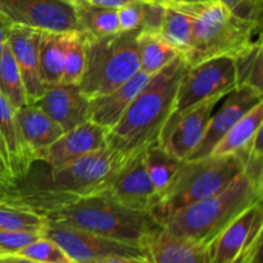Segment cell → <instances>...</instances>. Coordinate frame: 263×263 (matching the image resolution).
Masks as SVG:
<instances>
[{"mask_svg":"<svg viewBox=\"0 0 263 263\" xmlns=\"http://www.w3.org/2000/svg\"><path fill=\"white\" fill-rule=\"evenodd\" d=\"M10 193L43 215L50 225L79 229L144 249L159 229L149 213L127 210L99 195H57L15 186Z\"/></svg>","mask_w":263,"mask_h":263,"instance_id":"cell-1","label":"cell"},{"mask_svg":"<svg viewBox=\"0 0 263 263\" xmlns=\"http://www.w3.org/2000/svg\"><path fill=\"white\" fill-rule=\"evenodd\" d=\"M185 69L186 66L179 57L154 74L118 122L105 131L107 146L131 157L158 143L174 108L177 87Z\"/></svg>","mask_w":263,"mask_h":263,"instance_id":"cell-2","label":"cell"},{"mask_svg":"<svg viewBox=\"0 0 263 263\" xmlns=\"http://www.w3.org/2000/svg\"><path fill=\"white\" fill-rule=\"evenodd\" d=\"M174 4L190 20V40L180 55L186 67L221 57L234 58L256 41L261 28V23L236 17L220 0Z\"/></svg>","mask_w":263,"mask_h":263,"instance_id":"cell-3","label":"cell"},{"mask_svg":"<svg viewBox=\"0 0 263 263\" xmlns=\"http://www.w3.org/2000/svg\"><path fill=\"white\" fill-rule=\"evenodd\" d=\"M262 199L263 185L241 172L225 189L182 208L159 228L179 238L211 246L241 213Z\"/></svg>","mask_w":263,"mask_h":263,"instance_id":"cell-4","label":"cell"},{"mask_svg":"<svg viewBox=\"0 0 263 263\" xmlns=\"http://www.w3.org/2000/svg\"><path fill=\"white\" fill-rule=\"evenodd\" d=\"M241 172L243 161L238 154L182 161L168 186L159 195L151 212L152 218L161 226L182 208L225 189Z\"/></svg>","mask_w":263,"mask_h":263,"instance_id":"cell-5","label":"cell"},{"mask_svg":"<svg viewBox=\"0 0 263 263\" xmlns=\"http://www.w3.org/2000/svg\"><path fill=\"white\" fill-rule=\"evenodd\" d=\"M139 31H121L100 39L87 37L86 68L77 85L87 99L107 95L140 71Z\"/></svg>","mask_w":263,"mask_h":263,"instance_id":"cell-6","label":"cell"},{"mask_svg":"<svg viewBox=\"0 0 263 263\" xmlns=\"http://www.w3.org/2000/svg\"><path fill=\"white\" fill-rule=\"evenodd\" d=\"M127 158L105 145L62 166L53 167L43 177H35L28 182L21 181L25 184L15 187L57 195H89Z\"/></svg>","mask_w":263,"mask_h":263,"instance_id":"cell-7","label":"cell"},{"mask_svg":"<svg viewBox=\"0 0 263 263\" xmlns=\"http://www.w3.org/2000/svg\"><path fill=\"white\" fill-rule=\"evenodd\" d=\"M236 86L235 63L231 57H221L186 67L180 80L174 108L167 122L204 100L225 97Z\"/></svg>","mask_w":263,"mask_h":263,"instance_id":"cell-8","label":"cell"},{"mask_svg":"<svg viewBox=\"0 0 263 263\" xmlns=\"http://www.w3.org/2000/svg\"><path fill=\"white\" fill-rule=\"evenodd\" d=\"M89 195H99L123 208L151 215L159 194L146 171L145 149L128 157Z\"/></svg>","mask_w":263,"mask_h":263,"instance_id":"cell-9","label":"cell"},{"mask_svg":"<svg viewBox=\"0 0 263 263\" xmlns=\"http://www.w3.org/2000/svg\"><path fill=\"white\" fill-rule=\"evenodd\" d=\"M0 21L7 27L39 31H80L73 3L67 0H0Z\"/></svg>","mask_w":263,"mask_h":263,"instance_id":"cell-10","label":"cell"},{"mask_svg":"<svg viewBox=\"0 0 263 263\" xmlns=\"http://www.w3.org/2000/svg\"><path fill=\"white\" fill-rule=\"evenodd\" d=\"M263 233L262 203L241 213L210 246L212 263H257Z\"/></svg>","mask_w":263,"mask_h":263,"instance_id":"cell-11","label":"cell"},{"mask_svg":"<svg viewBox=\"0 0 263 263\" xmlns=\"http://www.w3.org/2000/svg\"><path fill=\"white\" fill-rule=\"evenodd\" d=\"M44 236L55 241L74 263H89L112 256H148L143 247L67 226L48 223Z\"/></svg>","mask_w":263,"mask_h":263,"instance_id":"cell-12","label":"cell"},{"mask_svg":"<svg viewBox=\"0 0 263 263\" xmlns=\"http://www.w3.org/2000/svg\"><path fill=\"white\" fill-rule=\"evenodd\" d=\"M225 97L204 100L168 121L159 136V145L179 161L189 158L202 140L216 107Z\"/></svg>","mask_w":263,"mask_h":263,"instance_id":"cell-13","label":"cell"},{"mask_svg":"<svg viewBox=\"0 0 263 263\" xmlns=\"http://www.w3.org/2000/svg\"><path fill=\"white\" fill-rule=\"evenodd\" d=\"M223 99L225 102L222 107L217 112H213L202 140L187 159H199L211 156L213 148L222 139V136L246 113H248L258 103L263 102V91L251 85H240L229 92Z\"/></svg>","mask_w":263,"mask_h":263,"instance_id":"cell-14","label":"cell"},{"mask_svg":"<svg viewBox=\"0 0 263 263\" xmlns=\"http://www.w3.org/2000/svg\"><path fill=\"white\" fill-rule=\"evenodd\" d=\"M105 131L102 126L87 120L72 130L62 134L51 145L40 152L37 161L49 168L59 167L73 159L105 146Z\"/></svg>","mask_w":263,"mask_h":263,"instance_id":"cell-15","label":"cell"},{"mask_svg":"<svg viewBox=\"0 0 263 263\" xmlns=\"http://www.w3.org/2000/svg\"><path fill=\"white\" fill-rule=\"evenodd\" d=\"M39 32L21 26H9L7 31V43L22 76L28 104L37 100L46 89L39 68Z\"/></svg>","mask_w":263,"mask_h":263,"instance_id":"cell-16","label":"cell"},{"mask_svg":"<svg viewBox=\"0 0 263 263\" xmlns=\"http://www.w3.org/2000/svg\"><path fill=\"white\" fill-rule=\"evenodd\" d=\"M31 104L40 108L55 121L64 133L89 120L90 100L77 85L58 84L48 86L44 94Z\"/></svg>","mask_w":263,"mask_h":263,"instance_id":"cell-17","label":"cell"},{"mask_svg":"<svg viewBox=\"0 0 263 263\" xmlns=\"http://www.w3.org/2000/svg\"><path fill=\"white\" fill-rule=\"evenodd\" d=\"M0 145L10 176L17 185V182L22 181L26 176H28L36 161L21 135L15 120V109L2 94V91H0Z\"/></svg>","mask_w":263,"mask_h":263,"instance_id":"cell-18","label":"cell"},{"mask_svg":"<svg viewBox=\"0 0 263 263\" xmlns=\"http://www.w3.org/2000/svg\"><path fill=\"white\" fill-rule=\"evenodd\" d=\"M153 76L154 74L139 71L130 80L123 82L121 86L108 92L107 95L90 100L89 120L102 126L104 130L112 128L118 122L123 112L127 109L130 103L146 86Z\"/></svg>","mask_w":263,"mask_h":263,"instance_id":"cell-19","label":"cell"},{"mask_svg":"<svg viewBox=\"0 0 263 263\" xmlns=\"http://www.w3.org/2000/svg\"><path fill=\"white\" fill-rule=\"evenodd\" d=\"M153 263H212L210 246L179 238L159 228L145 244Z\"/></svg>","mask_w":263,"mask_h":263,"instance_id":"cell-20","label":"cell"},{"mask_svg":"<svg viewBox=\"0 0 263 263\" xmlns=\"http://www.w3.org/2000/svg\"><path fill=\"white\" fill-rule=\"evenodd\" d=\"M15 120L21 135L36 162L39 153L51 145L64 133L55 121L33 104L15 109Z\"/></svg>","mask_w":263,"mask_h":263,"instance_id":"cell-21","label":"cell"},{"mask_svg":"<svg viewBox=\"0 0 263 263\" xmlns=\"http://www.w3.org/2000/svg\"><path fill=\"white\" fill-rule=\"evenodd\" d=\"M68 32H39V68L46 87L61 84Z\"/></svg>","mask_w":263,"mask_h":263,"instance_id":"cell-22","label":"cell"},{"mask_svg":"<svg viewBox=\"0 0 263 263\" xmlns=\"http://www.w3.org/2000/svg\"><path fill=\"white\" fill-rule=\"evenodd\" d=\"M263 125V102L258 103L248 113L243 116L220 141L216 144L211 156H229L236 154L247 148L253 140L254 135Z\"/></svg>","mask_w":263,"mask_h":263,"instance_id":"cell-23","label":"cell"},{"mask_svg":"<svg viewBox=\"0 0 263 263\" xmlns=\"http://www.w3.org/2000/svg\"><path fill=\"white\" fill-rule=\"evenodd\" d=\"M138 54L140 71L149 74L161 69L179 58V51L158 35L157 31L140 30L138 35Z\"/></svg>","mask_w":263,"mask_h":263,"instance_id":"cell-24","label":"cell"},{"mask_svg":"<svg viewBox=\"0 0 263 263\" xmlns=\"http://www.w3.org/2000/svg\"><path fill=\"white\" fill-rule=\"evenodd\" d=\"M80 31L89 39H100L121 32L117 9L90 5L73 0Z\"/></svg>","mask_w":263,"mask_h":263,"instance_id":"cell-25","label":"cell"},{"mask_svg":"<svg viewBox=\"0 0 263 263\" xmlns=\"http://www.w3.org/2000/svg\"><path fill=\"white\" fill-rule=\"evenodd\" d=\"M48 226L45 217L26 203L9 197L0 200V231H40L44 233Z\"/></svg>","mask_w":263,"mask_h":263,"instance_id":"cell-26","label":"cell"},{"mask_svg":"<svg viewBox=\"0 0 263 263\" xmlns=\"http://www.w3.org/2000/svg\"><path fill=\"white\" fill-rule=\"evenodd\" d=\"M0 91L14 109L28 104L22 76L7 41L0 55Z\"/></svg>","mask_w":263,"mask_h":263,"instance_id":"cell-27","label":"cell"},{"mask_svg":"<svg viewBox=\"0 0 263 263\" xmlns=\"http://www.w3.org/2000/svg\"><path fill=\"white\" fill-rule=\"evenodd\" d=\"M163 21L157 32L179 51L180 57L190 40V20L174 3H163Z\"/></svg>","mask_w":263,"mask_h":263,"instance_id":"cell-28","label":"cell"},{"mask_svg":"<svg viewBox=\"0 0 263 263\" xmlns=\"http://www.w3.org/2000/svg\"><path fill=\"white\" fill-rule=\"evenodd\" d=\"M87 36L81 31L68 32L64 50L63 73L61 84L79 85L86 68Z\"/></svg>","mask_w":263,"mask_h":263,"instance_id":"cell-29","label":"cell"},{"mask_svg":"<svg viewBox=\"0 0 263 263\" xmlns=\"http://www.w3.org/2000/svg\"><path fill=\"white\" fill-rule=\"evenodd\" d=\"M181 162L167 153L159 143L153 144L145 149L146 171L159 195L168 186Z\"/></svg>","mask_w":263,"mask_h":263,"instance_id":"cell-30","label":"cell"},{"mask_svg":"<svg viewBox=\"0 0 263 263\" xmlns=\"http://www.w3.org/2000/svg\"><path fill=\"white\" fill-rule=\"evenodd\" d=\"M262 40L257 39L253 44L234 57L236 71V84L251 85L262 90L263 80V57Z\"/></svg>","mask_w":263,"mask_h":263,"instance_id":"cell-31","label":"cell"},{"mask_svg":"<svg viewBox=\"0 0 263 263\" xmlns=\"http://www.w3.org/2000/svg\"><path fill=\"white\" fill-rule=\"evenodd\" d=\"M15 256L39 263H74L55 241L46 236L33 240L21 249Z\"/></svg>","mask_w":263,"mask_h":263,"instance_id":"cell-32","label":"cell"},{"mask_svg":"<svg viewBox=\"0 0 263 263\" xmlns=\"http://www.w3.org/2000/svg\"><path fill=\"white\" fill-rule=\"evenodd\" d=\"M41 236L44 233L40 231H0V256H15L21 249Z\"/></svg>","mask_w":263,"mask_h":263,"instance_id":"cell-33","label":"cell"},{"mask_svg":"<svg viewBox=\"0 0 263 263\" xmlns=\"http://www.w3.org/2000/svg\"><path fill=\"white\" fill-rule=\"evenodd\" d=\"M233 14L243 20L261 23L263 0H220Z\"/></svg>","mask_w":263,"mask_h":263,"instance_id":"cell-34","label":"cell"},{"mask_svg":"<svg viewBox=\"0 0 263 263\" xmlns=\"http://www.w3.org/2000/svg\"><path fill=\"white\" fill-rule=\"evenodd\" d=\"M117 13L121 31L141 30L144 21V3H133L125 5L117 9Z\"/></svg>","mask_w":263,"mask_h":263,"instance_id":"cell-35","label":"cell"},{"mask_svg":"<svg viewBox=\"0 0 263 263\" xmlns=\"http://www.w3.org/2000/svg\"><path fill=\"white\" fill-rule=\"evenodd\" d=\"M89 263H153L148 256H112Z\"/></svg>","mask_w":263,"mask_h":263,"instance_id":"cell-36","label":"cell"},{"mask_svg":"<svg viewBox=\"0 0 263 263\" xmlns=\"http://www.w3.org/2000/svg\"><path fill=\"white\" fill-rule=\"evenodd\" d=\"M73 2V0H72ZM77 2L86 3L90 5H97L103 8H113V9H120L125 5L133 4V3H145L149 0H77Z\"/></svg>","mask_w":263,"mask_h":263,"instance_id":"cell-37","label":"cell"},{"mask_svg":"<svg viewBox=\"0 0 263 263\" xmlns=\"http://www.w3.org/2000/svg\"><path fill=\"white\" fill-rule=\"evenodd\" d=\"M0 180L5 182V184L10 185V186H15L14 181H13L12 176L9 174V170H8L7 162H5L4 156H3L2 149H0Z\"/></svg>","mask_w":263,"mask_h":263,"instance_id":"cell-38","label":"cell"},{"mask_svg":"<svg viewBox=\"0 0 263 263\" xmlns=\"http://www.w3.org/2000/svg\"><path fill=\"white\" fill-rule=\"evenodd\" d=\"M0 263H39L20 256H0Z\"/></svg>","mask_w":263,"mask_h":263,"instance_id":"cell-39","label":"cell"},{"mask_svg":"<svg viewBox=\"0 0 263 263\" xmlns=\"http://www.w3.org/2000/svg\"><path fill=\"white\" fill-rule=\"evenodd\" d=\"M7 31L8 27L0 21V55H2L3 48H4L5 41H7Z\"/></svg>","mask_w":263,"mask_h":263,"instance_id":"cell-40","label":"cell"},{"mask_svg":"<svg viewBox=\"0 0 263 263\" xmlns=\"http://www.w3.org/2000/svg\"><path fill=\"white\" fill-rule=\"evenodd\" d=\"M12 187L13 186L5 184V182H3L2 180H0V200L5 199V198L9 197V193H10V189H12Z\"/></svg>","mask_w":263,"mask_h":263,"instance_id":"cell-41","label":"cell"},{"mask_svg":"<svg viewBox=\"0 0 263 263\" xmlns=\"http://www.w3.org/2000/svg\"><path fill=\"white\" fill-rule=\"evenodd\" d=\"M149 2L153 3H159V4H163V3H195V2H204V0H149Z\"/></svg>","mask_w":263,"mask_h":263,"instance_id":"cell-42","label":"cell"},{"mask_svg":"<svg viewBox=\"0 0 263 263\" xmlns=\"http://www.w3.org/2000/svg\"><path fill=\"white\" fill-rule=\"evenodd\" d=\"M67 2H71V3H73V2H72V0H67Z\"/></svg>","mask_w":263,"mask_h":263,"instance_id":"cell-43","label":"cell"},{"mask_svg":"<svg viewBox=\"0 0 263 263\" xmlns=\"http://www.w3.org/2000/svg\"><path fill=\"white\" fill-rule=\"evenodd\" d=\"M0 149H2V145H0ZM2 152H3V151H2ZM3 156H4V154H3ZM4 159H5V158H4Z\"/></svg>","mask_w":263,"mask_h":263,"instance_id":"cell-44","label":"cell"}]
</instances>
